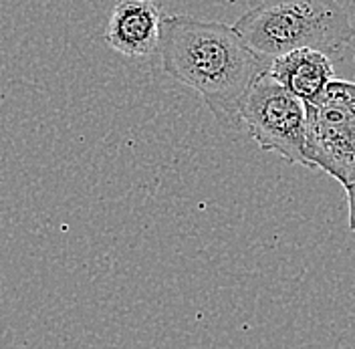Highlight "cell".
<instances>
[{
	"instance_id": "obj_1",
	"label": "cell",
	"mask_w": 355,
	"mask_h": 349,
	"mask_svg": "<svg viewBox=\"0 0 355 349\" xmlns=\"http://www.w3.org/2000/svg\"><path fill=\"white\" fill-rule=\"evenodd\" d=\"M157 53L166 75L194 89L216 121L230 131L243 128L244 97L268 75L272 63L234 26L188 15H164Z\"/></svg>"
},
{
	"instance_id": "obj_2",
	"label": "cell",
	"mask_w": 355,
	"mask_h": 349,
	"mask_svg": "<svg viewBox=\"0 0 355 349\" xmlns=\"http://www.w3.org/2000/svg\"><path fill=\"white\" fill-rule=\"evenodd\" d=\"M234 28L270 61L297 49L337 53L355 39L352 19L337 0H250Z\"/></svg>"
},
{
	"instance_id": "obj_3",
	"label": "cell",
	"mask_w": 355,
	"mask_h": 349,
	"mask_svg": "<svg viewBox=\"0 0 355 349\" xmlns=\"http://www.w3.org/2000/svg\"><path fill=\"white\" fill-rule=\"evenodd\" d=\"M243 126L265 152L279 153L288 164L313 168L307 158V108L275 77H261L241 108Z\"/></svg>"
},
{
	"instance_id": "obj_4",
	"label": "cell",
	"mask_w": 355,
	"mask_h": 349,
	"mask_svg": "<svg viewBox=\"0 0 355 349\" xmlns=\"http://www.w3.org/2000/svg\"><path fill=\"white\" fill-rule=\"evenodd\" d=\"M307 108V158L311 166L343 188L355 184V81L333 79Z\"/></svg>"
},
{
	"instance_id": "obj_5",
	"label": "cell",
	"mask_w": 355,
	"mask_h": 349,
	"mask_svg": "<svg viewBox=\"0 0 355 349\" xmlns=\"http://www.w3.org/2000/svg\"><path fill=\"white\" fill-rule=\"evenodd\" d=\"M164 12L154 0H117L105 26V43L113 51L141 59L159 46Z\"/></svg>"
},
{
	"instance_id": "obj_6",
	"label": "cell",
	"mask_w": 355,
	"mask_h": 349,
	"mask_svg": "<svg viewBox=\"0 0 355 349\" xmlns=\"http://www.w3.org/2000/svg\"><path fill=\"white\" fill-rule=\"evenodd\" d=\"M268 75L305 103L317 101L335 79L331 61L315 49H297L272 59Z\"/></svg>"
},
{
	"instance_id": "obj_7",
	"label": "cell",
	"mask_w": 355,
	"mask_h": 349,
	"mask_svg": "<svg viewBox=\"0 0 355 349\" xmlns=\"http://www.w3.org/2000/svg\"><path fill=\"white\" fill-rule=\"evenodd\" d=\"M347 194V208H349V230L355 232V184L345 188Z\"/></svg>"
}]
</instances>
